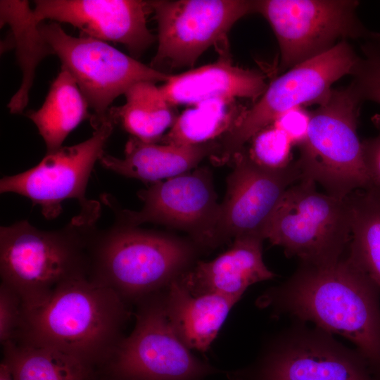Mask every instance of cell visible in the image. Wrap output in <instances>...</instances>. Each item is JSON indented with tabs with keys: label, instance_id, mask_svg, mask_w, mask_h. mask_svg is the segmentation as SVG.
<instances>
[{
	"label": "cell",
	"instance_id": "cell-1",
	"mask_svg": "<svg viewBox=\"0 0 380 380\" xmlns=\"http://www.w3.org/2000/svg\"><path fill=\"white\" fill-rule=\"evenodd\" d=\"M257 305L349 340L380 378V287L346 253L324 265L300 262Z\"/></svg>",
	"mask_w": 380,
	"mask_h": 380
},
{
	"label": "cell",
	"instance_id": "cell-2",
	"mask_svg": "<svg viewBox=\"0 0 380 380\" xmlns=\"http://www.w3.org/2000/svg\"><path fill=\"white\" fill-rule=\"evenodd\" d=\"M129 315L115 291L82 275L61 284L42 300L23 305L14 342L57 350L99 371L125 338Z\"/></svg>",
	"mask_w": 380,
	"mask_h": 380
},
{
	"label": "cell",
	"instance_id": "cell-3",
	"mask_svg": "<svg viewBox=\"0 0 380 380\" xmlns=\"http://www.w3.org/2000/svg\"><path fill=\"white\" fill-rule=\"evenodd\" d=\"M98 213L82 210L67 227L56 231L40 230L27 220L1 227V283L28 305L64 281L89 275L91 226Z\"/></svg>",
	"mask_w": 380,
	"mask_h": 380
},
{
	"label": "cell",
	"instance_id": "cell-4",
	"mask_svg": "<svg viewBox=\"0 0 380 380\" xmlns=\"http://www.w3.org/2000/svg\"><path fill=\"white\" fill-rule=\"evenodd\" d=\"M198 248L191 240L118 224L89 247V275L127 302L164 290L192 265Z\"/></svg>",
	"mask_w": 380,
	"mask_h": 380
},
{
	"label": "cell",
	"instance_id": "cell-5",
	"mask_svg": "<svg viewBox=\"0 0 380 380\" xmlns=\"http://www.w3.org/2000/svg\"><path fill=\"white\" fill-rule=\"evenodd\" d=\"M362 103L350 84L333 89L311 113L307 137L298 146L301 179L319 184L339 198L372 186L357 132Z\"/></svg>",
	"mask_w": 380,
	"mask_h": 380
},
{
	"label": "cell",
	"instance_id": "cell-6",
	"mask_svg": "<svg viewBox=\"0 0 380 380\" xmlns=\"http://www.w3.org/2000/svg\"><path fill=\"white\" fill-rule=\"evenodd\" d=\"M316 184L301 179L286 191L267 225L264 239L300 262L324 265L347 252L350 206L348 196L319 192Z\"/></svg>",
	"mask_w": 380,
	"mask_h": 380
},
{
	"label": "cell",
	"instance_id": "cell-7",
	"mask_svg": "<svg viewBox=\"0 0 380 380\" xmlns=\"http://www.w3.org/2000/svg\"><path fill=\"white\" fill-rule=\"evenodd\" d=\"M359 56L343 40L275 79L234 127L216 141L217 151L211 161L215 165L232 162L248 141L289 110L322 104L329 96L332 84L344 75H352Z\"/></svg>",
	"mask_w": 380,
	"mask_h": 380
},
{
	"label": "cell",
	"instance_id": "cell-8",
	"mask_svg": "<svg viewBox=\"0 0 380 380\" xmlns=\"http://www.w3.org/2000/svg\"><path fill=\"white\" fill-rule=\"evenodd\" d=\"M241 380H380L357 350L317 327L295 321L274 337L251 365L231 372Z\"/></svg>",
	"mask_w": 380,
	"mask_h": 380
},
{
	"label": "cell",
	"instance_id": "cell-9",
	"mask_svg": "<svg viewBox=\"0 0 380 380\" xmlns=\"http://www.w3.org/2000/svg\"><path fill=\"white\" fill-rule=\"evenodd\" d=\"M163 291L137 303L133 331L96 372L110 380H202L218 372L177 337L165 310Z\"/></svg>",
	"mask_w": 380,
	"mask_h": 380
},
{
	"label": "cell",
	"instance_id": "cell-10",
	"mask_svg": "<svg viewBox=\"0 0 380 380\" xmlns=\"http://www.w3.org/2000/svg\"><path fill=\"white\" fill-rule=\"evenodd\" d=\"M39 31L54 54L75 80L94 113L95 129L106 119L113 101L139 82H166L170 74L146 65L106 42L67 34L56 22L40 23Z\"/></svg>",
	"mask_w": 380,
	"mask_h": 380
},
{
	"label": "cell",
	"instance_id": "cell-11",
	"mask_svg": "<svg viewBox=\"0 0 380 380\" xmlns=\"http://www.w3.org/2000/svg\"><path fill=\"white\" fill-rule=\"evenodd\" d=\"M353 0H259L280 49V68H292L333 48L338 39L380 37L358 19Z\"/></svg>",
	"mask_w": 380,
	"mask_h": 380
},
{
	"label": "cell",
	"instance_id": "cell-12",
	"mask_svg": "<svg viewBox=\"0 0 380 380\" xmlns=\"http://www.w3.org/2000/svg\"><path fill=\"white\" fill-rule=\"evenodd\" d=\"M158 24V49L151 65L192 67L212 46L228 49L227 34L242 17L257 13V1H148Z\"/></svg>",
	"mask_w": 380,
	"mask_h": 380
},
{
	"label": "cell",
	"instance_id": "cell-13",
	"mask_svg": "<svg viewBox=\"0 0 380 380\" xmlns=\"http://www.w3.org/2000/svg\"><path fill=\"white\" fill-rule=\"evenodd\" d=\"M137 196L144 203L142 208L119 211L118 224L131 227L159 224L186 232L198 248L216 247L215 234L220 203L208 167H196L151 184Z\"/></svg>",
	"mask_w": 380,
	"mask_h": 380
},
{
	"label": "cell",
	"instance_id": "cell-14",
	"mask_svg": "<svg viewBox=\"0 0 380 380\" xmlns=\"http://www.w3.org/2000/svg\"><path fill=\"white\" fill-rule=\"evenodd\" d=\"M227 192L220 205L215 227V245L242 236L265 240L267 225L286 191L301 179L296 161L282 169L256 163L245 148L232 160Z\"/></svg>",
	"mask_w": 380,
	"mask_h": 380
},
{
	"label": "cell",
	"instance_id": "cell-15",
	"mask_svg": "<svg viewBox=\"0 0 380 380\" xmlns=\"http://www.w3.org/2000/svg\"><path fill=\"white\" fill-rule=\"evenodd\" d=\"M114 127L112 121L106 119L84 141L46 153L36 166L2 177L1 193L12 192L30 198L40 205L47 219L61 213V203L66 199L77 198L82 208L90 206L94 201L85 198L87 182Z\"/></svg>",
	"mask_w": 380,
	"mask_h": 380
},
{
	"label": "cell",
	"instance_id": "cell-16",
	"mask_svg": "<svg viewBox=\"0 0 380 380\" xmlns=\"http://www.w3.org/2000/svg\"><path fill=\"white\" fill-rule=\"evenodd\" d=\"M33 9L39 23H65L87 37L123 44L134 58L140 56L157 37L148 30V1L37 0Z\"/></svg>",
	"mask_w": 380,
	"mask_h": 380
},
{
	"label": "cell",
	"instance_id": "cell-17",
	"mask_svg": "<svg viewBox=\"0 0 380 380\" xmlns=\"http://www.w3.org/2000/svg\"><path fill=\"white\" fill-rule=\"evenodd\" d=\"M263 239L242 236L210 261H199L184 270L177 280L191 294L216 293L239 300L251 285L273 279L262 258Z\"/></svg>",
	"mask_w": 380,
	"mask_h": 380
},
{
	"label": "cell",
	"instance_id": "cell-18",
	"mask_svg": "<svg viewBox=\"0 0 380 380\" xmlns=\"http://www.w3.org/2000/svg\"><path fill=\"white\" fill-rule=\"evenodd\" d=\"M218 59L177 75H170L160 86L172 105H191L215 99H251L256 101L267 86L260 72L234 65L228 49Z\"/></svg>",
	"mask_w": 380,
	"mask_h": 380
},
{
	"label": "cell",
	"instance_id": "cell-19",
	"mask_svg": "<svg viewBox=\"0 0 380 380\" xmlns=\"http://www.w3.org/2000/svg\"><path fill=\"white\" fill-rule=\"evenodd\" d=\"M217 148L215 141L195 145L176 146L143 141L130 137L125 148V157L101 155V165L121 175L156 183L190 172Z\"/></svg>",
	"mask_w": 380,
	"mask_h": 380
},
{
	"label": "cell",
	"instance_id": "cell-20",
	"mask_svg": "<svg viewBox=\"0 0 380 380\" xmlns=\"http://www.w3.org/2000/svg\"><path fill=\"white\" fill-rule=\"evenodd\" d=\"M170 324L190 350L205 352L238 301L216 293L191 294L177 278L163 291Z\"/></svg>",
	"mask_w": 380,
	"mask_h": 380
},
{
	"label": "cell",
	"instance_id": "cell-21",
	"mask_svg": "<svg viewBox=\"0 0 380 380\" xmlns=\"http://www.w3.org/2000/svg\"><path fill=\"white\" fill-rule=\"evenodd\" d=\"M89 104L74 77L65 69L52 82L42 106L27 116L43 138L47 153L62 147L68 135L83 120H91Z\"/></svg>",
	"mask_w": 380,
	"mask_h": 380
},
{
	"label": "cell",
	"instance_id": "cell-22",
	"mask_svg": "<svg viewBox=\"0 0 380 380\" xmlns=\"http://www.w3.org/2000/svg\"><path fill=\"white\" fill-rule=\"evenodd\" d=\"M124 95V105L111 106L106 119L120 125L131 137L145 142H160L177 117L160 87L153 82H139Z\"/></svg>",
	"mask_w": 380,
	"mask_h": 380
},
{
	"label": "cell",
	"instance_id": "cell-23",
	"mask_svg": "<svg viewBox=\"0 0 380 380\" xmlns=\"http://www.w3.org/2000/svg\"><path fill=\"white\" fill-rule=\"evenodd\" d=\"M0 8L1 25L9 23L11 27L23 72L22 83L7 106L11 113H22L28 102L37 66L47 55L54 53L42 35L40 23L35 18L27 1L1 0Z\"/></svg>",
	"mask_w": 380,
	"mask_h": 380
},
{
	"label": "cell",
	"instance_id": "cell-24",
	"mask_svg": "<svg viewBox=\"0 0 380 380\" xmlns=\"http://www.w3.org/2000/svg\"><path fill=\"white\" fill-rule=\"evenodd\" d=\"M350 239L347 255L380 287V190L370 186L348 196Z\"/></svg>",
	"mask_w": 380,
	"mask_h": 380
},
{
	"label": "cell",
	"instance_id": "cell-25",
	"mask_svg": "<svg viewBox=\"0 0 380 380\" xmlns=\"http://www.w3.org/2000/svg\"><path fill=\"white\" fill-rule=\"evenodd\" d=\"M245 110L234 100L215 99L198 103L178 115L161 144L195 146L215 141L235 125Z\"/></svg>",
	"mask_w": 380,
	"mask_h": 380
},
{
	"label": "cell",
	"instance_id": "cell-26",
	"mask_svg": "<svg viewBox=\"0 0 380 380\" xmlns=\"http://www.w3.org/2000/svg\"><path fill=\"white\" fill-rule=\"evenodd\" d=\"M2 348L15 380H89L96 372L50 348L15 342Z\"/></svg>",
	"mask_w": 380,
	"mask_h": 380
},
{
	"label": "cell",
	"instance_id": "cell-27",
	"mask_svg": "<svg viewBox=\"0 0 380 380\" xmlns=\"http://www.w3.org/2000/svg\"><path fill=\"white\" fill-rule=\"evenodd\" d=\"M251 140L248 154L258 165L278 170L293 162L291 148L293 144L289 137L274 125L259 131Z\"/></svg>",
	"mask_w": 380,
	"mask_h": 380
},
{
	"label": "cell",
	"instance_id": "cell-28",
	"mask_svg": "<svg viewBox=\"0 0 380 380\" xmlns=\"http://www.w3.org/2000/svg\"><path fill=\"white\" fill-rule=\"evenodd\" d=\"M362 56L354 68L350 83L362 101L380 104V37L369 39L362 46Z\"/></svg>",
	"mask_w": 380,
	"mask_h": 380
},
{
	"label": "cell",
	"instance_id": "cell-29",
	"mask_svg": "<svg viewBox=\"0 0 380 380\" xmlns=\"http://www.w3.org/2000/svg\"><path fill=\"white\" fill-rule=\"evenodd\" d=\"M23 300L12 289L0 285V342L2 347L15 341L23 315Z\"/></svg>",
	"mask_w": 380,
	"mask_h": 380
},
{
	"label": "cell",
	"instance_id": "cell-30",
	"mask_svg": "<svg viewBox=\"0 0 380 380\" xmlns=\"http://www.w3.org/2000/svg\"><path fill=\"white\" fill-rule=\"evenodd\" d=\"M310 118L311 113L303 107H296L284 113L272 125L282 130L293 145L299 146L307 137Z\"/></svg>",
	"mask_w": 380,
	"mask_h": 380
},
{
	"label": "cell",
	"instance_id": "cell-31",
	"mask_svg": "<svg viewBox=\"0 0 380 380\" xmlns=\"http://www.w3.org/2000/svg\"><path fill=\"white\" fill-rule=\"evenodd\" d=\"M372 122L378 130V134L362 141L365 163L372 186L380 190V114L374 115Z\"/></svg>",
	"mask_w": 380,
	"mask_h": 380
},
{
	"label": "cell",
	"instance_id": "cell-32",
	"mask_svg": "<svg viewBox=\"0 0 380 380\" xmlns=\"http://www.w3.org/2000/svg\"><path fill=\"white\" fill-rule=\"evenodd\" d=\"M0 380H15L9 364L4 358L0 364Z\"/></svg>",
	"mask_w": 380,
	"mask_h": 380
},
{
	"label": "cell",
	"instance_id": "cell-33",
	"mask_svg": "<svg viewBox=\"0 0 380 380\" xmlns=\"http://www.w3.org/2000/svg\"><path fill=\"white\" fill-rule=\"evenodd\" d=\"M89 380H110L98 372H96Z\"/></svg>",
	"mask_w": 380,
	"mask_h": 380
},
{
	"label": "cell",
	"instance_id": "cell-34",
	"mask_svg": "<svg viewBox=\"0 0 380 380\" xmlns=\"http://www.w3.org/2000/svg\"><path fill=\"white\" fill-rule=\"evenodd\" d=\"M231 380H241V379H232Z\"/></svg>",
	"mask_w": 380,
	"mask_h": 380
}]
</instances>
